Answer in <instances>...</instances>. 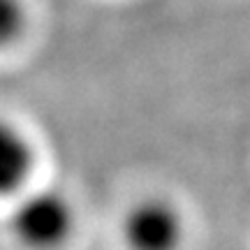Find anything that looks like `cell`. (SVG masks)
Wrapping results in <instances>:
<instances>
[{
    "label": "cell",
    "mask_w": 250,
    "mask_h": 250,
    "mask_svg": "<svg viewBox=\"0 0 250 250\" xmlns=\"http://www.w3.org/2000/svg\"><path fill=\"white\" fill-rule=\"evenodd\" d=\"M26 26V7L21 0H0V28H2V42L9 44Z\"/></svg>",
    "instance_id": "cell-4"
},
{
    "label": "cell",
    "mask_w": 250,
    "mask_h": 250,
    "mask_svg": "<svg viewBox=\"0 0 250 250\" xmlns=\"http://www.w3.org/2000/svg\"><path fill=\"white\" fill-rule=\"evenodd\" d=\"M121 236L127 250H179L186 223L169 199L146 197L125 213Z\"/></svg>",
    "instance_id": "cell-2"
},
{
    "label": "cell",
    "mask_w": 250,
    "mask_h": 250,
    "mask_svg": "<svg viewBox=\"0 0 250 250\" xmlns=\"http://www.w3.org/2000/svg\"><path fill=\"white\" fill-rule=\"evenodd\" d=\"M74 206L61 190H33L19 195L7 218L9 234L26 250H58L74 232Z\"/></svg>",
    "instance_id": "cell-1"
},
{
    "label": "cell",
    "mask_w": 250,
    "mask_h": 250,
    "mask_svg": "<svg viewBox=\"0 0 250 250\" xmlns=\"http://www.w3.org/2000/svg\"><path fill=\"white\" fill-rule=\"evenodd\" d=\"M0 188L5 197H12L14 192L23 195L33 167H35V151L33 144L28 142L26 134L14 130L12 125L2 127L0 137Z\"/></svg>",
    "instance_id": "cell-3"
}]
</instances>
